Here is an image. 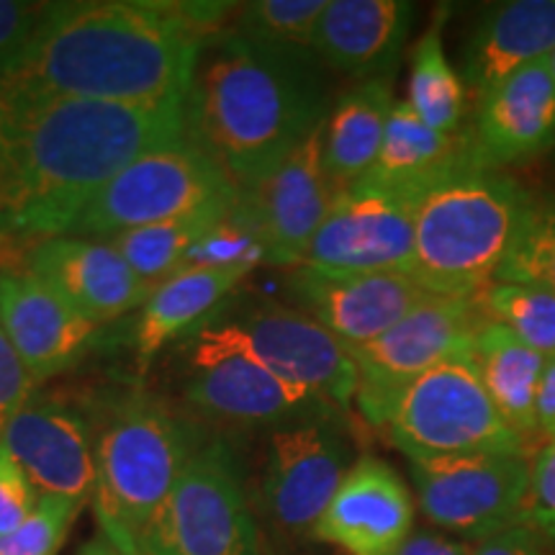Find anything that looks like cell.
<instances>
[{
    "label": "cell",
    "instance_id": "obj_25",
    "mask_svg": "<svg viewBox=\"0 0 555 555\" xmlns=\"http://www.w3.org/2000/svg\"><path fill=\"white\" fill-rule=\"evenodd\" d=\"M247 275L242 270L189 268L155 286L144 307L139 309L134 337H131L137 363L147 367L152 358L159 356L170 343L189 337L201 324H206Z\"/></svg>",
    "mask_w": 555,
    "mask_h": 555
},
{
    "label": "cell",
    "instance_id": "obj_34",
    "mask_svg": "<svg viewBox=\"0 0 555 555\" xmlns=\"http://www.w3.org/2000/svg\"><path fill=\"white\" fill-rule=\"evenodd\" d=\"M82 506L86 504L41 496L37 512L24 525L0 535V555H57Z\"/></svg>",
    "mask_w": 555,
    "mask_h": 555
},
{
    "label": "cell",
    "instance_id": "obj_6",
    "mask_svg": "<svg viewBox=\"0 0 555 555\" xmlns=\"http://www.w3.org/2000/svg\"><path fill=\"white\" fill-rule=\"evenodd\" d=\"M183 339L180 406L217 435L224 429L273 433L314 416H343L262 363L219 314Z\"/></svg>",
    "mask_w": 555,
    "mask_h": 555
},
{
    "label": "cell",
    "instance_id": "obj_40",
    "mask_svg": "<svg viewBox=\"0 0 555 555\" xmlns=\"http://www.w3.org/2000/svg\"><path fill=\"white\" fill-rule=\"evenodd\" d=\"M466 540L446 535L440 530H414L397 555H470Z\"/></svg>",
    "mask_w": 555,
    "mask_h": 555
},
{
    "label": "cell",
    "instance_id": "obj_4",
    "mask_svg": "<svg viewBox=\"0 0 555 555\" xmlns=\"http://www.w3.org/2000/svg\"><path fill=\"white\" fill-rule=\"evenodd\" d=\"M86 406L93 427V506L101 535L144 555L150 527L206 433L183 406L144 386L108 388Z\"/></svg>",
    "mask_w": 555,
    "mask_h": 555
},
{
    "label": "cell",
    "instance_id": "obj_39",
    "mask_svg": "<svg viewBox=\"0 0 555 555\" xmlns=\"http://www.w3.org/2000/svg\"><path fill=\"white\" fill-rule=\"evenodd\" d=\"M470 555H547V551L543 538L522 522L476 543Z\"/></svg>",
    "mask_w": 555,
    "mask_h": 555
},
{
    "label": "cell",
    "instance_id": "obj_38",
    "mask_svg": "<svg viewBox=\"0 0 555 555\" xmlns=\"http://www.w3.org/2000/svg\"><path fill=\"white\" fill-rule=\"evenodd\" d=\"M50 3L0 0V69L24 50Z\"/></svg>",
    "mask_w": 555,
    "mask_h": 555
},
{
    "label": "cell",
    "instance_id": "obj_13",
    "mask_svg": "<svg viewBox=\"0 0 555 555\" xmlns=\"http://www.w3.org/2000/svg\"><path fill=\"white\" fill-rule=\"evenodd\" d=\"M217 314L240 332L262 363L291 384L307 388L343 414L356 404V360L335 335L311 317L273 298L247 301L227 311L219 309Z\"/></svg>",
    "mask_w": 555,
    "mask_h": 555
},
{
    "label": "cell",
    "instance_id": "obj_10",
    "mask_svg": "<svg viewBox=\"0 0 555 555\" xmlns=\"http://www.w3.org/2000/svg\"><path fill=\"white\" fill-rule=\"evenodd\" d=\"M483 324L476 298L433 296L378 339L350 350L358 367L356 404L367 425L384 429L401 391L433 367L470 358Z\"/></svg>",
    "mask_w": 555,
    "mask_h": 555
},
{
    "label": "cell",
    "instance_id": "obj_11",
    "mask_svg": "<svg viewBox=\"0 0 555 555\" xmlns=\"http://www.w3.org/2000/svg\"><path fill=\"white\" fill-rule=\"evenodd\" d=\"M422 515L457 540H481L522 525L530 494L527 453H476L409 461Z\"/></svg>",
    "mask_w": 555,
    "mask_h": 555
},
{
    "label": "cell",
    "instance_id": "obj_36",
    "mask_svg": "<svg viewBox=\"0 0 555 555\" xmlns=\"http://www.w3.org/2000/svg\"><path fill=\"white\" fill-rule=\"evenodd\" d=\"M41 502L37 486L0 442V535L24 525Z\"/></svg>",
    "mask_w": 555,
    "mask_h": 555
},
{
    "label": "cell",
    "instance_id": "obj_21",
    "mask_svg": "<svg viewBox=\"0 0 555 555\" xmlns=\"http://www.w3.org/2000/svg\"><path fill=\"white\" fill-rule=\"evenodd\" d=\"M470 137L486 170L522 163L555 142V78L547 60L527 65L476 101Z\"/></svg>",
    "mask_w": 555,
    "mask_h": 555
},
{
    "label": "cell",
    "instance_id": "obj_23",
    "mask_svg": "<svg viewBox=\"0 0 555 555\" xmlns=\"http://www.w3.org/2000/svg\"><path fill=\"white\" fill-rule=\"evenodd\" d=\"M414 5L404 0H330L311 52L324 67L358 80L388 78L404 52Z\"/></svg>",
    "mask_w": 555,
    "mask_h": 555
},
{
    "label": "cell",
    "instance_id": "obj_7",
    "mask_svg": "<svg viewBox=\"0 0 555 555\" xmlns=\"http://www.w3.org/2000/svg\"><path fill=\"white\" fill-rule=\"evenodd\" d=\"M237 196L219 165L180 134L131 159L90 201L69 229V237L106 240L129 229L232 208Z\"/></svg>",
    "mask_w": 555,
    "mask_h": 555
},
{
    "label": "cell",
    "instance_id": "obj_14",
    "mask_svg": "<svg viewBox=\"0 0 555 555\" xmlns=\"http://www.w3.org/2000/svg\"><path fill=\"white\" fill-rule=\"evenodd\" d=\"M339 191L324 168V124L273 172L240 191L237 211L266 249V266L296 268Z\"/></svg>",
    "mask_w": 555,
    "mask_h": 555
},
{
    "label": "cell",
    "instance_id": "obj_3",
    "mask_svg": "<svg viewBox=\"0 0 555 555\" xmlns=\"http://www.w3.org/2000/svg\"><path fill=\"white\" fill-rule=\"evenodd\" d=\"M324 65L311 50L224 31L201 41L183 99V134L245 191L327 121Z\"/></svg>",
    "mask_w": 555,
    "mask_h": 555
},
{
    "label": "cell",
    "instance_id": "obj_5",
    "mask_svg": "<svg viewBox=\"0 0 555 555\" xmlns=\"http://www.w3.org/2000/svg\"><path fill=\"white\" fill-rule=\"evenodd\" d=\"M530 193L496 170H470L416 204L409 275L435 296L476 298L509 260L530 211Z\"/></svg>",
    "mask_w": 555,
    "mask_h": 555
},
{
    "label": "cell",
    "instance_id": "obj_18",
    "mask_svg": "<svg viewBox=\"0 0 555 555\" xmlns=\"http://www.w3.org/2000/svg\"><path fill=\"white\" fill-rule=\"evenodd\" d=\"M0 324L39 384L80 365L103 330L29 268H0Z\"/></svg>",
    "mask_w": 555,
    "mask_h": 555
},
{
    "label": "cell",
    "instance_id": "obj_37",
    "mask_svg": "<svg viewBox=\"0 0 555 555\" xmlns=\"http://www.w3.org/2000/svg\"><path fill=\"white\" fill-rule=\"evenodd\" d=\"M37 386L39 380L34 378V373L21 360L16 347L5 335L3 324H0V440H3L13 416L29 404V399L39 391Z\"/></svg>",
    "mask_w": 555,
    "mask_h": 555
},
{
    "label": "cell",
    "instance_id": "obj_19",
    "mask_svg": "<svg viewBox=\"0 0 555 555\" xmlns=\"http://www.w3.org/2000/svg\"><path fill=\"white\" fill-rule=\"evenodd\" d=\"M24 268L99 327L139 311L155 291L106 240L69 234L41 240L29 247Z\"/></svg>",
    "mask_w": 555,
    "mask_h": 555
},
{
    "label": "cell",
    "instance_id": "obj_8",
    "mask_svg": "<svg viewBox=\"0 0 555 555\" xmlns=\"http://www.w3.org/2000/svg\"><path fill=\"white\" fill-rule=\"evenodd\" d=\"M144 555H260V530L240 457L211 433L180 470L150 527Z\"/></svg>",
    "mask_w": 555,
    "mask_h": 555
},
{
    "label": "cell",
    "instance_id": "obj_9",
    "mask_svg": "<svg viewBox=\"0 0 555 555\" xmlns=\"http://www.w3.org/2000/svg\"><path fill=\"white\" fill-rule=\"evenodd\" d=\"M384 429L409 461L527 453V442L499 414L470 358L448 360L406 386Z\"/></svg>",
    "mask_w": 555,
    "mask_h": 555
},
{
    "label": "cell",
    "instance_id": "obj_24",
    "mask_svg": "<svg viewBox=\"0 0 555 555\" xmlns=\"http://www.w3.org/2000/svg\"><path fill=\"white\" fill-rule=\"evenodd\" d=\"M555 50V0H509L494 5L463 50V82L478 101L499 82L551 57Z\"/></svg>",
    "mask_w": 555,
    "mask_h": 555
},
{
    "label": "cell",
    "instance_id": "obj_30",
    "mask_svg": "<svg viewBox=\"0 0 555 555\" xmlns=\"http://www.w3.org/2000/svg\"><path fill=\"white\" fill-rule=\"evenodd\" d=\"M486 322L502 324L540 356H555V294L530 283L494 281L476 296Z\"/></svg>",
    "mask_w": 555,
    "mask_h": 555
},
{
    "label": "cell",
    "instance_id": "obj_28",
    "mask_svg": "<svg viewBox=\"0 0 555 555\" xmlns=\"http://www.w3.org/2000/svg\"><path fill=\"white\" fill-rule=\"evenodd\" d=\"M406 90V103L429 129L440 131V134H457V131H463L468 90L466 82H463V75L450 65L446 44H442L440 21H435L416 39Z\"/></svg>",
    "mask_w": 555,
    "mask_h": 555
},
{
    "label": "cell",
    "instance_id": "obj_43",
    "mask_svg": "<svg viewBox=\"0 0 555 555\" xmlns=\"http://www.w3.org/2000/svg\"><path fill=\"white\" fill-rule=\"evenodd\" d=\"M547 65H551V73H553V78H555V50L551 52V57H547Z\"/></svg>",
    "mask_w": 555,
    "mask_h": 555
},
{
    "label": "cell",
    "instance_id": "obj_20",
    "mask_svg": "<svg viewBox=\"0 0 555 555\" xmlns=\"http://www.w3.org/2000/svg\"><path fill=\"white\" fill-rule=\"evenodd\" d=\"M414 530L404 478L380 457L360 455L311 535L350 555H397Z\"/></svg>",
    "mask_w": 555,
    "mask_h": 555
},
{
    "label": "cell",
    "instance_id": "obj_15",
    "mask_svg": "<svg viewBox=\"0 0 555 555\" xmlns=\"http://www.w3.org/2000/svg\"><path fill=\"white\" fill-rule=\"evenodd\" d=\"M416 204L376 185L343 191L304 253L301 266L330 273H409Z\"/></svg>",
    "mask_w": 555,
    "mask_h": 555
},
{
    "label": "cell",
    "instance_id": "obj_35",
    "mask_svg": "<svg viewBox=\"0 0 555 555\" xmlns=\"http://www.w3.org/2000/svg\"><path fill=\"white\" fill-rule=\"evenodd\" d=\"M522 522L555 547V440H547L532 457L530 494Z\"/></svg>",
    "mask_w": 555,
    "mask_h": 555
},
{
    "label": "cell",
    "instance_id": "obj_16",
    "mask_svg": "<svg viewBox=\"0 0 555 555\" xmlns=\"http://www.w3.org/2000/svg\"><path fill=\"white\" fill-rule=\"evenodd\" d=\"M283 298L322 324L347 350L378 339L429 294L409 273H330L307 266L286 270Z\"/></svg>",
    "mask_w": 555,
    "mask_h": 555
},
{
    "label": "cell",
    "instance_id": "obj_17",
    "mask_svg": "<svg viewBox=\"0 0 555 555\" xmlns=\"http://www.w3.org/2000/svg\"><path fill=\"white\" fill-rule=\"evenodd\" d=\"M0 442L26 470L39 496L90 504L95 450L93 427L82 401L37 391L13 416Z\"/></svg>",
    "mask_w": 555,
    "mask_h": 555
},
{
    "label": "cell",
    "instance_id": "obj_41",
    "mask_svg": "<svg viewBox=\"0 0 555 555\" xmlns=\"http://www.w3.org/2000/svg\"><path fill=\"white\" fill-rule=\"evenodd\" d=\"M538 437L555 440V356L545 360L538 391Z\"/></svg>",
    "mask_w": 555,
    "mask_h": 555
},
{
    "label": "cell",
    "instance_id": "obj_1",
    "mask_svg": "<svg viewBox=\"0 0 555 555\" xmlns=\"http://www.w3.org/2000/svg\"><path fill=\"white\" fill-rule=\"evenodd\" d=\"M180 134L183 103H0V240L65 237L131 159Z\"/></svg>",
    "mask_w": 555,
    "mask_h": 555
},
{
    "label": "cell",
    "instance_id": "obj_22",
    "mask_svg": "<svg viewBox=\"0 0 555 555\" xmlns=\"http://www.w3.org/2000/svg\"><path fill=\"white\" fill-rule=\"evenodd\" d=\"M470 170H486L478 163L470 129L440 134L429 129L406 101H397L376 165L360 183L420 204L437 185Z\"/></svg>",
    "mask_w": 555,
    "mask_h": 555
},
{
    "label": "cell",
    "instance_id": "obj_32",
    "mask_svg": "<svg viewBox=\"0 0 555 555\" xmlns=\"http://www.w3.org/2000/svg\"><path fill=\"white\" fill-rule=\"evenodd\" d=\"M258 266H266V249L255 234V229L247 224V219L237 211L234 204L221 217L211 232L191 249L185 268H206V270H242L253 273Z\"/></svg>",
    "mask_w": 555,
    "mask_h": 555
},
{
    "label": "cell",
    "instance_id": "obj_33",
    "mask_svg": "<svg viewBox=\"0 0 555 555\" xmlns=\"http://www.w3.org/2000/svg\"><path fill=\"white\" fill-rule=\"evenodd\" d=\"M496 281L530 283L555 294V206H535Z\"/></svg>",
    "mask_w": 555,
    "mask_h": 555
},
{
    "label": "cell",
    "instance_id": "obj_12",
    "mask_svg": "<svg viewBox=\"0 0 555 555\" xmlns=\"http://www.w3.org/2000/svg\"><path fill=\"white\" fill-rule=\"evenodd\" d=\"M343 416H314L268 435L255 509L286 535H311L352 468Z\"/></svg>",
    "mask_w": 555,
    "mask_h": 555
},
{
    "label": "cell",
    "instance_id": "obj_31",
    "mask_svg": "<svg viewBox=\"0 0 555 555\" xmlns=\"http://www.w3.org/2000/svg\"><path fill=\"white\" fill-rule=\"evenodd\" d=\"M330 0H253L240 3L232 29L242 37L278 47L311 50L317 26Z\"/></svg>",
    "mask_w": 555,
    "mask_h": 555
},
{
    "label": "cell",
    "instance_id": "obj_2",
    "mask_svg": "<svg viewBox=\"0 0 555 555\" xmlns=\"http://www.w3.org/2000/svg\"><path fill=\"white\" fill-rule=\"evenodd\" d=\"M201 37L178 3H50L26 47L0 69V103L75 99L127 106L183 103Z\"/></svg>",
    "mask_w": 555,
    "mask_h": 555
},
{
    "label": "cell",
    "instance_id": "obj_27",
    "mask_svg": "<svg viewBox=\"0 0 555 555\" xmlns=\"http://www.w3.org/2000/svg\"><path fill=\"white\" fill-rule=\"evenodd\" d=\"M470 360L506 425L525 442L538 437V391L547 358L502 324L486 322L474 339Z\"/></svg>",
    "mask_w": 555,
    "mask_h": 555
},
{
    "label": "cell",
    "instance_id": "obj_26",
    "mask_svg": "<svg viewBox=\"0 0 555 555\" xmlns=\"http://www.w3.org/2000/svg\"><path fill=\"white\" fill-rule=\"evenodd\" d=\"M393 106L391 75L358 80L332 103L324 121V168L339 193L373 170Z\"/></svg>",
    "mask_w": 555,
    "mask_h": 555
},
{
    "label": "cell",
    "instance_id": "obj_42",
    "mask_svg": "<svg viewBox=\"0 0 555 555\" xmlns=\"http://www.w3.org/2000/svg\"><path fill=\"white\" fill-rule=\"evenodd\" d=\"M78 555H124V553L116 551V547L111 545L106 538L99 535V538L88 540V543L80 547V553H78Z\"/></svg>",
    "mask_w": 555,
    "mask_h": 555
},
{
    "label": "cell",
    "instance_id": "obj_29",
    "mask_svg": "<svg viewBox=\"0 0 555 555\" xmlns=\"http://www.w3.org/2000/svg\"><path fill=\"white\" fill-rule=\"evenodd\" d=\"M227 211L229 208H221V211H206L196 214V217L163 221V224L129 229V232L106 237V242L119 249L124 260L134 268V273L142 281H147L155 288L185 268L191 249L211 232V227Z\"/></svg>",
    "mask_w": 555,
    "mask_h": 555
}]
</instances>
